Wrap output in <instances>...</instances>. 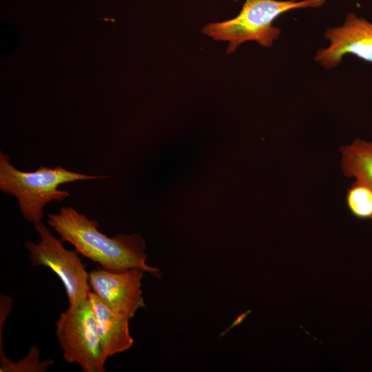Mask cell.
I'll return each instance as SVG.
<instances>
[{
  "label": "cell",
  "instance_id": "1",
  "mask_svg": "<svg viewBox=\"0 0 372 372\" xmlns=\"http://www.w3.org/2000/svg\"><path fill=\"white\" fill-rule=\"evenodd\" d=\"M48 225L63 241L72 245L75 251L111 272L139 269L152 276L162 273L146 262V245L138 234H120L109 237L99 229V223L71 207H61L48 216Z\"/></svg>",
  "mask_w": 372,
  "mask_h": 372
},
{
  "label": "cell",
  "instance_id": "2",
  "mask_svg": "<svg viewBox=\"0 0 372 372\" xmlns=\"http://www.w3.org/2000/svg\"><path fill=\"white\" fill-rule=\"evenodd\" d=\"M106 178L72 172L60 166H42L34 172H23L11 163L8 154L0 152V189L17 199L23 218L34 225L42 222L45 205L51 201L62 202L70 196L66 190L59 189L61 185Z\"/></svg>",
  "mask_w": 372,
  "mask_h": 372
},
{
  "label": "cell",
  "instance_id": "3",
  "mask_svg": "<svg viewBox=\"0 0 372 372\" xmlns=\"http://www.w3.org/2000/svg\"><path fill=\"white\" fill-rule=\"evenodd\" d=\"M325 2L326 0H245L235 18L208 23L202 32L214 40L227 41L228 54L247 41H256L270 48L281 34L280 29L273 25L278 17L292 10L320 8Z\"/></svg>",
  "mask_w": 372,
  "mask_h": 372
},
{
  "label": "cell",
  "instance_id": "4",
  "mask_svg": "<svg viewBox=\"0 0 372 372\" xmlns=\"http://www.w3.org/2000/svg\"><path fill=\"white\" fill-rule=\"evenodd\" d=\"M56 335L69 364L84 372H104L107 358L102 350L94 311L89 298L69 304L56 323Z\"/></svg>",
  "mask_w": 372,
  "mask_h": 372
},
{
  "label": "cell",
  "instance_id": "5",
  "mask_svg": "<svg viewBox=\"0 0 372 372\" xmlns=\"http://www.w3.org/2000/svg\"><path fill=\"white\" fill-rule=\"evenodd\" d=\"M34 226L39 240L36 243L24 242L32 266H45L56 274L65 287L69 304L89 298L92 292L90 273L78 253L67 249L64 241L54 236L43 222Z\"/></svg>",
  "mask_w": 372,
  "mask_h": 372
},
{
  "label": "cell",
  "instance_id": "6",
  "mask_svg": "<svg viewBox=\"0 0 372 372\" xmlns=\"http://www.w3.org/2000/svg\"><path fill=\"white\" fill-rule=\"evenodd\" d=\"M329 45L320 49L315 61L327 70L337 67L346 54H353L372 64V23L356 13L348 12L343 23L328 28Z\"/></svg>",
  "mask_w": 372,
  "mask_h": 372
},
{
  "label": "cell",
  "instance_id": "7",
  "mask_svg": "<svg viewBox=\"0 0 372 372\" xmlns=\"http://www.w3.org/2000/svg\"><path fill=\"white\" fill-rule=\"evenodd\" d=\"M144 273L139 269L121 272L93 270L89 273L90 289L112 309L130 320L139 309L146 307L141 289Z\"/></svg>",
  "mask_w": 372,
  "mask_h": 372
},
{
  "label": "cell",
  "instance_id": "8",
  "mask_svg": "<svg viewBox=\"0 0 372 372\" xmlns=\"http://www.w3.org/2000/svg\"><path fill=\"white\" fill-rule=\"evenodd\" d=\"M102 350L108 358L129 349L134 343L129 322L125 316L116 313L96 295L89 296Z\"/></svg>",
  "mask_w": 372,
  "mask_h": 372
},
{
  "label": "cell",
  "instance_id": "9",
  "mask_svg": "<svg viewBox=\"0 0 372 372\" xmlns=\"http://www.w3.org/2000/svg\"><path fill=\"white\" fill-rule=\"evenodd\" d=\"M340 152L345 176L362 179L372 185V141L356 139L342 147Z\"/></svg>",
  "mask_w": 372,
  "mask_h": 372
},
{
  "label": "cell",
  "instance_id": "10",
  "mask_svg": "<svg viewBox=\"0 0 372 372\" xmlns=\"http://www.w3.org/2000/svg\"><path fill=\"white\" fill-rule=\"evenodd\" d=\"M347 206L355 217L372 220V185L355 178L347 190Z\"/></svg>",
  "mask_w": 372,
  "mask_h": 372
},
{
  "label": "cell",
  "instance_id": "11",
  "mask_svg": "<svg viewBox=\"0 0 372 372\" xmlns=\"http://www.w3.org/2000/svg\"><path fill=\"white\" fill-rule=\"evenodd\" d=\"M40 351L37 346L30 348L25 356L17 362L6 357L1 360V372H44L54 364L52 360L40 361Z\"/></svg>",
  "mask_w": 372,
  "mask_h": 372
}]
</instances>
